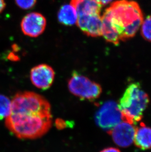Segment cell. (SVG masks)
Masks as SVG:
<instances>
[{
	"mask_svg": "<svg viewBox=\"0 0 151 152\" xmlns=\"http://www.w3.org/2000/svg\"><path fill=\"white\" fill-rule=\"evenodd\" d=\"M105 12L118 31L121 41L134 37L143 21L141 8L134 1H114Z\"/></svg>",
	"mask_w": 151,
	"mask_h": 152,
	"instance_id": "6da1fadb",
	"label": "cell"
},
{
	"mask_svg": "<svg viewBox=\"0 0 151 152\" xmlns=\"http://www.w3.org/2000/svg\"><path fill=\"white\" fill-rule=\"evenodd\" d=\"M52 124L51 114L10 113L5 119V125L7 129L20 139L40 137L49 131Z\"/></svg>",
	"mask_w": 151,
	"mask_h": 152,
	"instance_id": "7a4b0ae2",
	"label": "cell"
},
{
	"mask_svg": "<svg viewBox=\"0 0 151 152\" xmlns=\"http://www.w3.org/2000/svg\"><path fill=\"white\" fill-rule=\"evenodd\" d=\"M150 99L138 82L128 85L119 103L123 120L134 125L142 119Z\"/></svg>",
	"mask_w": 151,
	"mask_h": 152,
	"instance_id": "3957f363",
	"label": "cell"
},
{
	"mask_svg": "<svg viewBox=\"0 0 151 152\" xmlns=\"http://www.w3.org/2000/svg\"><path fill=\"white\" fill-rule=\"evenodd\" d=\"M11 101L12 113L51 114L49 102L43 96L34 92H20Z\"/></svg>",
	"mask_w": 151,
	"mask_h": 152,
	"instance_id": "277c9868",
	"label": "cell"
},
{
	"mask_svg": "<svg viewBox=\"0 0 151 152\" xmlns=\"http://www.w3.org/2000/svg\"><path fill=\"white\" fill-rule=\"evenodd\" d=\"M68 87L71 93L82 100L95 101L102 92L99 84L76 72L72 73L69 80Z\"/></svg>",
	"mask_w": 151,
	"mask_h": 152,
	"instance_id": "5b68a950",
	"label": "cell"
},
{
	"mask_svg": "<svg viewBox=\"0 0 151 152\" xmlns=\"http://www.w3.org/2000/svg\"><path fill=\"white\" fill-rule=\"evenodd\" d=\"M123 120L118 104L113 101H108L104 103L95 115L97 125L107 132Z\"/></svg>",
	"mask_w": 151,
	"mask_h": 152,
	"instance_id": "8992f818",
	"label": "cell"
},
{
	"mask_svg": "<svg viewBox=\"0 0 151 152\" xmlns=\"http://www.w3.org/2000/svg\"><path fill=\"white\" fill-rule=\"evenodd\" d=\"M46 24L45 17L42 14L31 12L22 19L21 28L24 34L30 37H36L43 33Z\"/></svg>",
	"mask_w": 151,
	"mask_h": 152,
	"instance_id": "52a82bcc",
	"label": "cell"
},
{
	"mask_svg": "<svg viewBox=\"0 0 151 152\" xmlns=\"http://www.w3.org/2000/svg\"><path fill=\"white\" fill-rule=\"evenodd\" d=\"M55 72L51 66L47 64H40L31 69L30 79L36 87L43 90L50 88L53 84Z\"/></svg>",
	"mask_w": 151,
	"mask_h": 152,
	"instance_id": "ba28073f",
	"label": "cell"
},
{
	"mask_svg": "<svg viewBox=\"0 0 151 152\" xmlns=\"http://www.w3.org/2000/svg\"><path fill=\"white\" fill-rule=\"evenodd\" d=\"M135 132L134 125L123 120L108 133L116 145L126 148L130 146L134 142Z\"/></svg>",
	"mask_w": 151,
	"mask_h": 152,
	"instance_id": "9c48e42d",
	"label": "cell"
},
{
	"mask_svg": "<svg viewBox=\"0 0 151 152\" xmlns=\"http://www.w3.org/2000/svg\"><path fill=\"white\" fill-rule=\"evenodd\" d=\"M76 24L87 36L98 37L102 36V19L100 14L78 15Z\"/></svg>",
	"mask_w": 151,
	"mask_h": 152,
	"instance_id": "30bf717a",
	"label": "cell"
},
{
	"mask_svg": "<svg viewBox=\"0 0 151 152\" xmlns=\"http://www.w3.org/2000/svg\"><path fill=\"white\" fill-rule=\"evenodd\" d=\"M134 142L137 148L142 150L151 148V128L141 123L136 128Z\"/></svg>",
	"mask_w": 151,
	"mask_h": 152,
	"instance_id": "8fae6325",
	"label": "cell"
},
{
	"mask_svg": "<svg viewBox=\"0 0 151 152\" xmlns=\"http://www.w3.org/2000/svg\"><path fill=\"white\" fill-rule=\"evenodd\" d=\"M70 4L74 7L78 16L101 13L102 6L95 0H71Z\"/></svg>",
	"mask_w": 151,
	"mask_h": 152,
	"instance_id": "7c38bea8",
	"label": "cell"
},
{
	"mask_svg": "<svg viewBox=\"0 0 151 152\" xmlns=\"http://www.w3.org/2000/svg\"><path fill=\"white\" fill-rule=\"evenodd\" d=\"M102 19V36L108 42L118 45L121 41L118 31L110 20L108 15L105 12Z\"/></svg>",
	"mask_w": 151,
	"mask_h": 152,
	"instance_id": "4fadbf2b",
	"label": "cell"
},
{
	"mask_svg": "<svg viewBox=\"0 0 151 152\" xmlns=\"http://www.w3.org/2000/svg\"><path fill=\"white\" fill-rule=\"evenodd\" d=\"M57 19L59 22L64 26H73L77 23L78 14L73 6L65 4L60 9Z\"/></svg>",
	"mask_w": 151,
	"mask_h": 152,
	"instance_id": "5bb4252c",
	"label": "cell"
},
{
	"mask_svg": "<svg viewBox=\"0 0 151 152\" xmlns=\"http://www.w3.org/2000/svg\"><path fill=\"white\" fill-rule=\"evenodd\" d=\"M12 101L8 97L0 94V120L6 119L11 111Z\"/></svg>",
	"mask_w": 151,
	"mask_h": 152,
	"instance_id": "9a60e30c",
	"label": "cell"
},
{
	"mask_svg": "<svg viewBox=\"0 0 151 152\" xmlns=\"http://www.w3.org/2000/svg\"><path fill=\"white\" fill-rule=\"evenodd\" d=\"M141 33L145 39L151 42V15L143 20L141 25Z\"/></svg>",
	"mask_w": 151,
	"mask_h": 152,
	"instance_id": "2e32d148",
	"label": "cell"
},
{
	"mask_svg": "<svg viewBox=\"0 0 151 152\" xmlns=\"http://www.w3.org/2000/svg\"><path fill=\"white\" fill-rule=\"evenodd\" d=\"M17 6L23 10H29L34 7L37 0H15Z\"/></svg>",
	"mask_w": 151,
	"mask_h": 152,
	"instance_id": "e0dca14e",
	"label": "cell"
},
{
	"mask_svg": "<svg viewBox=\"0 0 151 152\" xmlns=\"http://www.w3.org/2000/svg\"><path fill=\"white\" fill-rule=\"evenodd\" d=\"M100 152H121L120 150L114 147H107L102 150Z\"/></svg>",
	"mask_w": 151,
	"mask_h": 152,
	"instance_id": "ac0fdd59",
	"label": "cell"
},
{
	"mask_svg": "<svg viewBox=\"0 0 151 152\" xmlns=\"http://www.w3.org/2000/svg\"><path fill=\"white\" fill-rule=\"evenodd\" d=\"M98 4L101 6H106L111 3L113 0H95Z\"/></svg>",
	"mask_w": 151,
	"mask_h": 152,
	"instance_id": "d6986e66",
	"label": "cell"
},
{
	"mask_svg": "<svg viewBox=\"0 0 151 152\" xmlns=\"http://www.w3.org/2000/svg\"><path fill=\"white\" fill-rule=\"evenodd\" d=\"M56 124H57V126L60 129H63L65 126V124L63 122V121L61 120L60 119H59V120L56 121Z\"/></svg>",
	"mask_w": 151,
	"mask_h": 152,
	"instance_id": "ffe728a7",
	"label": "cell"
},
{
	"mask_svg": "<svg viewBox=\"0 0 151 152\" xmlns=\"http://www.w3.org/2000/svg\"><path fill=\"white\" fill-rule=\"evenodd\" d=\"M6 4L4 0H0V13H1L6 7Z\"/></svg>",
	"mask_w": 151,
	"mask_h": 152,
	"instance_id": "44dd1931",
	"label": "cell"
}]
</instances>
